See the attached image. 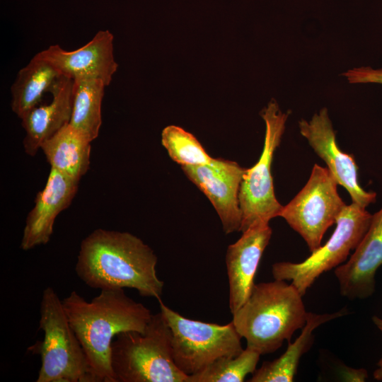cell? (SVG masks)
<instances>
[{"label": "cell", "instance_id": "cell-1", "mask_svg": "<svg viewBox=\"0 0 382 382\" xmlns=\"http://www.w3.org/2000/svg\"><path fill=\"white\" fill-rule=\"evenodd\" d=\"M157 262L154 250L137 236L98 228L81 241L75 270L93 289H134L160 301L164 282L157 276Z\"/></svg>", "mask_w": 382, "mask_h": 382}, {"label": "cell", "instance_id": "cell-2", "mask_svg": "<svg viewBox=\"0 0 382 382\" xmlns=\"http://www.w3.org/2000/svg\"><path fill=\"white\" fill-rule=\"evenodd\" d=\"M62 301L96 382H115L110 361L112 340L120 332H144L151 311L127 296L124 289L100 290L90 301L73 291Z\"/></svg>", "mask_w": 382, "mask_h": 382}, {"label": "cell", "instance_id": "cell-3", "mask_svg": "<svg viewBox=\"0 0 382 382\" xmlns=\"http://www.w3.org/2000/svg\"><path fill=\"white\" fill-rule=\"evenodd\" d=\"M302 295L286 280L255 284L245 303L233 315L232 322L248 348L260 355L274 352L285 340L302 329L308 312Z\"/></svg>", "mask_w": 382, "mask_h": 382}, {"label": "cell", "instance_id": "cell-4", "mask_svg": "<svg viewBox=\"0 0 382 382\" xmlns=\"http://www.w3.org/2000/svg\"><path fill=\"white\" fill-rule=\"evenodd\" d=\"M170 329L160 311L153 314L144 332L117 334L111 345V366L115 382H187L176 366Z\"/></svg>", "mask_w": 382, "mask_h": 382}, {"label": "cell", "instance_id": "cell-5", "mask_svg": "<svg viewBox=\"0 0 382 382\" xmlns=\"http://www.w3.org/2000/svg\"><path fill=\"white\" fill-rule=\"evenodd\" d=\"M40 313L39 328L44 332V339L30 347L41 357L36 381L96 382L62 301L50 286L42 292Z\"/></svg>", "mask_w": 382, "mask_h": 382}, {"label": "cell", "instance_id": "cell-6", "mask_svg": "<svg viewBox=\"0 0 382 382\" xmlns=\"http://www.w3.org/2000/svg\"><path fill=\"white\" fill-rule=\"evenodd\" d=\"M158 301L171 331L173 360L185 374L192 375L220 358L243 352L242 337L232 321L219 325L189 319Z\"/></svg>", "mask_w": 382, "mask_h": 382}, {"label": "cell", "instance_id": "cell-7", "mask_svg": "<svg viewBox=\"0 0 382 382\" xmlns=\"http://www.w3.org/2000/svg\"><path fill=\"white\" fill-rule=\"evenodd\" d=\"M372 216L355 203L345 205L336 221L328 241L300 262H278L272 265L274 279L291 281L303 296L324 272L336 268L347 260L369 229Z\"/></svg>", "mask_w": 382, "mask_h": 382}, {"label": "cell", "instance_id": "cell-8", "mask_svg": "<svg viewBox=\"0 0 382 382\" xmlns=\"http://www.w3.org/2000/svg\"><path fill=\"white\" fill-rule=\"evenodd\" d=\"M260 114L265 123L262 151L257 162L246 169L238 195L241 232L255 224H269L272 219L279 216L283 207L274 195L272 163L289 113L282 112L277 102L272 100Z\"/></svg>", "mask_w": 382, "mask_h": 382}, {"label": "cell", "instance_id": "cell-9", "mask_svg": "<svg viewBox=\"0 0 382 382\" xmlns=\"http://www.w3.org/2000/svg\"><path fill=\"white\" fill-rule=\"evenodd\" d=\"M337 185L328 168L316 163L306 185L279 214L302 237L311 253L322 245L325 233L346 205Z\"/></svg>", "mask_w": 382, "mask_h": 382}, {"label": "cell", "instance_id": "cell-10", "mask_svg": "<svg viewBox=\"0 0 382 382\" xmlns=\"http://www.w3.org/2000/svg\"><path fill=\"white\" fill-rule=\"evenodd\" d=\"M299 126L301 134L326 163L338 185L345 188L352 202L365 209L374 203L376 193L366 191L360 186L358 166L353 156L341 151L337 144L328 110L325 108L321 109L310 121L301 120Z\"/></svg>", "mask_w": 382, "mask_h": 382}, {"label": "cell", "instance_id": "cell-11", "mask_svg": "<svg viewBox=\"0 0 382 382\" xmlns=\"http://www.w3.org/2000/svg\"><path fill=\"white\" fill-rule=\"evenodd\" d=\"M181 168L210 200L221 221L224 231H240L242 216L238 195L246 168L223 158H214L210 164Z\"/></svg>", "mask_w": 382, "mask_h": 382}, {"label": "cell", "instance_id": "cell-12", "mask_svg": "<svg viewBox=\"0 0 382 382\" xmlns=\"http://www.w3.org/2000/svg\"><path fill=\"white\" fill-rule=\"evenodd\" d=\"M112 33L99 30L86 45L73 51L50 45L36 54L50 62L62 76L71 79L91 77L111 83L118 64L113 53Z\"/></svg>", "mask_w": 382, "mask_h": 382}, {"label": "cell", "instance_id": "cell-13", "mask_svg": "<svg viewBox=\"0 0 382 382\" xmlns=\"http://www.w3.org/2000/svg\"><path fill=\"white\" fill-rule=\"evenodd\" d=\"M242 233L236 242L228 245L226 255L231 314L242 307L251 294L260 259L272 231L269 224H258Z\"/></svg>", "mask_w": 382, "mask_h": 382}, {"label": "cell", "instance_id": "cell-14", "mask_svg": "<svg viewBox=\"0 0 382 382\" xmlns=\"http://www.w3.org/2000/svg\"><path fill=\"white\" fill-rule=\"evenodd\" d=\"M382 265V207L372 216L366 234L349 259L335 270L342 296L365 299L375 291V276Z\"/></svg>", "mask_w": 382, "mask_h": 382}, {"label": "cell", "instance_id": "cell-15", "mask_svg": "<svg viewBox=\"0 0 382 382\" xmlns=\"http://www.w3.org/2000/svg\"><path fill=\"white\" fill-rule=\"evenodd\" d=\"M79 182L51 168L45 187L37 194L35 205L26 217L20 245L22 250L50 241L55 219L71 204Z\"/></svg>", "mask_w": 382, "mask_h": 382}, {"label": "cell", "instance_id": "cell-16", "mask_svg": "<svg viewBox=\"0 0 382 382\" xmlns=\"http://www.w3.org/2000/svg\"><path fill=\"white\" fill-rule=\"evenodd\" d=\"M73 79L61 76L52 88L50 103L36 105L22 118L25 152L34 156L44 141L69 123L72 109Z\"/></svg>", "mask_w": 382, "mask_h": 382}, {"label": "cell", "instance_id": "cell-17", "mask_svg": "<svg viewBox=\"0 0 382 382\" xmlns=\"http://www.w3.org/2000/svg\"><path fill=\"white\" fill-rule=\"evenodd\" d=\"M347 314L342 308L332 313L318 314L308 312L305 325L301 335L293 343L289 342L286 351L278 358L271 361H265L256 369L250 382H291L296 374L301 357L311 347L313 342V331L322 324Z\"/></svg>", "mask_w": 382, "mask_h": 382}, {"label": "cell", "instance_id": "cell-18", "mask_svg": "<svg viewBox=\"0 0 382 382\" xmlns=\"http://www.w3.org/2000/svg\"><path fill=\"white\" fill-rule=\"evenodd\" d=\"M91 141L69 123L42 143L51 168L79 181L88 170Z\"/></svg>", "mask_w": 382, "mask_h": 382}, {"label": "cell", "instance_id": "cell-19", "mask_svg": "<svg viewBox=\"0 0 382 382\" xmlns=\"http://www.w3.org/2000/svg\"><path fill=\"white\" fill-rule=\"evenodd\" d=\"M61 76L50 62L35 54L19 70L11 86L12 111L21 119L38 105L45 93L50 92Z\"/></svg>", "mask_w": 382, "mask_h": 382}, {"label": "cell", "instance_id": "cell-20", "mask_svg": "<svg viewBox=\"0 0 382 382\" xmlns=\"http://www.w3.org/2000/svg\"><path fill=\"white\" fill-rule=\"evenodd\" d=\"M72 109L69 125L91 142L96 139L102 124L101 106L107 85L96 78L73 80Z\"/></svg>", "mask_w": 382, "mask_h": 382}, {"label": "cell", "instance_id": "cell-21", "mask_svg": "<svg viewBox=\"0 0 382 382\" xmlns=\"http://www.w3.org/2000/svg\"><path fill=\"white\" fill-rule=\"evenodd\" d=\"M260 354L246 347L235 357L220 358L200 371L190 375L187 382H243L256 370Z\"/></svg>", "mask_w": 382, "mask_h": 382}, {"label": "cell", "instance_id": "cell-22", "mask_svg": "<svg viewBox=\"0 0 382 382\" xmlns=\"http://www.w3.org/2000/svg\"><path fill=\"white\" fill-rule=\"evenodd\" d=\"M161 143L171 159L181 166L207 165L214 159L191 133L175 125L163 129Z\"/></svg>", "mask_w": 382, "mask_h": 382}, {"label": "cell", "instance_id": "cell-23", "mask_svg": "<svg viewBox=\"0 0 382 382\" xmlns=\"http://www.w3.org/2000/svg\"><path fill=\"white\" fill-rule=\"evenodd\" d=\"M351 83H374L382 84V69L369 66L355 68L344 74Z\"/></svg>", "mask_w": 382, "mask_h": 382}, {"label": "cell", "instance_id": "cell-24", "mask_svg": "<svg viewBox=\"0 0 382 382\" xmlns=\"http://www.w3.org/2000/svg\"><path fill=\"white\" fill-rule=\"evenodd\" d=\"M340 374L345 381L364 382L368 378V372L365 369H356L345 365L340 369Z\"/></svg>", "mask_w": 382, "mask_h": 382}, {"label": "cell", "instance_id": "cell-25", "mask_svg": "<svg viewBox=\"0 0 382 382\" xmlns=\"http://www.w3.org/2000/svg\"><path fill=\"white\" fill-rule=\"evenodd\" d=\"M372 321L377 328L382 332V318L378 316H374L372 317ZM373 376L376 381H382V355L377 362V368L374 371Z\"/></svg>", "mask_w": 382, "mask_h": 382}]
</instances>
